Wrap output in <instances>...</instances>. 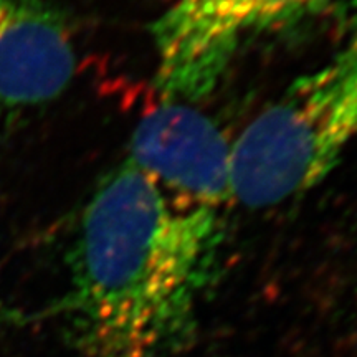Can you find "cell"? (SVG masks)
<instances>
[{
  "mask_svg": "<svg viewBox=\"0 0 357 357\" xmlns=\"http://www.w3.org/2000/svg\"><path fill=\"white\" fill-rule=\"evenodd\" d=\"M223 238L220 208L124 159L84 207L65 311L83 357H162L185 341Z\"/></svg>",
  "mask_w": 357,
  "mask_h": 357,
  "instance_id": "6da1fadb",
  "label": "cell"
},
{
  "mask_svg": "<svg viewBox=\"0 0 357 357\" xmlns=\"http://www.w3.org/2000/svg\"><path fill=\"white\" fill-rule=\"evenodd\" d=\"M357 137V29L231 144V200L266 208L305 194Z\"/></svg>",
  "mask_w": 357,
  "mask_h": 357,
  "instance_id": "7a4b0ae2",
  "label": "cell"
},
{
  "mask_svg": "<svg viewBox=\"0 0 357 357\" xmlns=\"http://www.w3.org/2000/svg\"><path fill=\"white\" fill-rule=\"evenodd\" d=\"M323 0H174L154 22L155 84L164 101L208 96L250 38L301 19Z\"/></svg>",
  "mask_w": 357,
  "mask_h": 357,
  "instance_id": "3957f363",
  "label": "cell"
},
{
  "mask_svg": "<svg viewBox=\"0 0 357 357\" xmlns=\"http://www.w3.org/2000/svg\"><path fill=\"white\" fill-rule=\"evenodd\" d=\"M126 159L181 197L217 208L231 200V144L187 102L166 101L147 114Z\"/></svg>",
  "mask_w": 357,
  "mask_h": 357,
  "instance_id": "277c9868",
  "label": "cell"
},
{
  "mask_svg": "<svg viewBox=\"0 0 357 357\" xmlns=\"http://www.w3.org/2000/svg\"><path fill=\"white\" fill-rule=\"evenodd\" d=\"M77 71L65 17L48 0H0V119L55 101Z\"/></svg>",
  "mask_w": 357,
  "mask_h": 357,
  "instance_id": "5b68a950",
  "label": "cell"
},
{
  "mask_svg": "<svg viewBox=\"0 0 357 357\" xmlns=\"http://www.w3.org/2000/svg\"><path fill=\"white\" fill-rule=\"evenodd\" d=\"M10 316H12V312L2 305V301H0V323H2V321L10 319Z\"/></svg>",
  "mask_w": 357,
  "mask_h": 357,
  "instance_id": "8992f818",
  "label": "cell"
}]
</instances>
